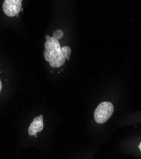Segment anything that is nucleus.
I'll return each instance as SVG.
<instances>
[{"mask_svg": "<svg viewBox=\"0 0 141 159\" xmlns=\"http://www.w3.org/2000/svg\"><path fill=\"white\" fill-rule=\"evenodd\" d=\"M43 56L45 61L48 62L51 67L54 68H60L66 61L59 40L53 36L46 40Z\"/></svg>", "mask_w": 141, "mask_h": 159, "instance_id": "1", "label": "nucleus"}, {"mask_svg": "<svg viewBox=\"0 0 141 159\" xmlns=\"http://www.w3.org/2000/svg\"><path fill=\"white\" fill-rule=\"evenodd\" d=\"M114 111L113 104L108 101L100 103L94 111V119L97 123L102 124L106 122Z\"/></svg>", "mask_w": 141, "mask_h": 159, "instance_id": "2", "label": "nucleus"}, {"mask_svg": "<svg viewBox=\"0 0 141 159\" xmlns=\"http://www.w3.org/2000/svg\"><path fill=\"white\" fill-rule=\"evenodd\" d=\"M22 0H5L2 8L5 14L13 17L17 16L22 10Z\"/></svg>", "mask_w": 141, "mask_h": 159, "instance_id": "3", "label": "nucleus"}, {"mask_svg": "<svg viewBox=\"0 0 141 159\" xmlns=\"http://www.w3.org/2000/svg\"><path fill=\"white\" fill-rule=\"evenodd\" d=\"M43 115H40L33 119L28 128V133L31 136H35L43 129Z\"/></svg>", "mask_w": 141, "mask_h": 159, "instance_id": "4", "label": "nucleus"}, {"mask_svg": "<svg viewBox=\"0 0 141 159\" xmlns=\"http://www.w3.org/2000/svg\"><path fill=\"white\" fill-rule=\"evenodd\" d=\"M62 51L64 56L66 57V60L69 61L70 59V56L71 54V49L68 46H64L62 47Z\"/></svg>", "mask_w": 141, "mask_h": 159, "instance_id": "5", "label": "nucleus"}, {"mask_svg": "<svg viewBox=\"0 0 141 159\" xmlns=\"http://www.w3.org/2000/svg\"><path fill=\"white\" fill-rule=\"evenodd\" d=\"M64 36V32L62 30H57L55 31L53 33V37L57 39V40L60 39Z\"/></svg>", "mask_w": 141, "mask_h": 159, "instance_id": "6", "label": "nucleus"}, {"mask_svg": "<svg viewBox=\"0 0 141 159\" xmlns=\"http://www.w3.org/2000/svg\"><path fill=\"white\" fill-rule=\"evenodd\" d=\"M2 90V83L1 81V79H0V92H1Z\"/></svg>", "mask_w": 141, "mask_h": 159, "instance_id": "7", "label": "nucleus"}, {"mask_svg": "<svg viewBox=\"0 0 141 159\" xmlns=\"http://www.w3.org/2000/svg\"><path fill=\"white\" fill-rule=\"evenodd\" d=\"M139 150H140V152H141V142H140V144L139 145Z\"/></svg>", "mask_w": 141, "mask_h": 159, "instance_id": "8", "label": "nucleus"}, {"mask_svg": "<svg viewBox=\"0 0 141 159\" xmlns=\"http://www.w3.org/2000/svg\"><path fill=\"white\" fill-rule=\"evenodd\" d=\"M50 37V36L49 35H46V39H48Z\"/></svg>", "mask_w": 141, "mask_h": 159, "instance_id": "9", "label": "nucleus"}]
</instances>
